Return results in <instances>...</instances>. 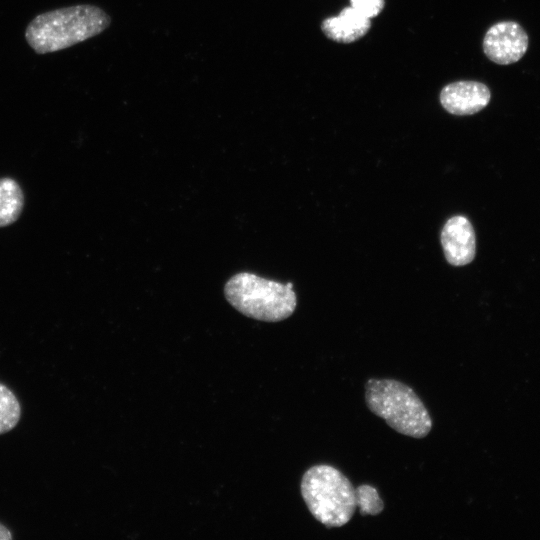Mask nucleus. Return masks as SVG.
Returning <instances> with one entry per match:
<instances>
[{
    "label": "nucleus",
    "mask_w": 540,
    "mask_h": 540,
    "mask_svg": "<svg viewBox=\"0 0 540 540\" xmlns=\"http://www.w3.org/2000/svg\"><path fill=\"white\" fill-rule=\"evenodd\" d=\"M351 7L371 19L384 8V0H350Z\"/></svg>",
    "instance_id": "f8f14e48"
},
{
    "label": "nucleus",
    "mask_w": 540,
    "mask_h": 540,
    "mask_svg": "<svg viewBox=\"0 0 540 540\" xmlns=\"http://www.w3.org/2000/svg\"><path fill=\"white\" fill-rule=\"evenodd\" d=\"M12 538L13 535L11 531L2 523H0V540H11Z\"/></svg>",
    "instance_id": "ddd939ff"
},
{
    "label": "nucleus",
    "mask_w": 540,
    "mask_h": 540,
    "mask_svg": "<svg viewBox=\"0 0 540 540\" xmlns=\"http://www.w3.org/2000/svg\"><path fill=\"white\" fill-rule=\"evenodd\" d=\"M24 194L16 180L0 178V227L14 223L22 213Z\"/></svg>",
    "instance_id": "1a4fd4ad"
},
{
    "label": "nucleus",
    "mask_w": 540,
    "mask_h": 540,
    "mask_svg": "<svg viewBox=\"0 0 540 540\" xmlns=\"http://www.w3.org/2000/svg\"><path fill=\"white\" fill-rule=\"evenodd\" d=\"M300 488L312 516L328 528L347 524L359 505L358 489L330 465L310 467L302 477Z\"/></svg>",
    "instance_id": "f03ea898"
},
{
    "label": "nucleus",
    "mask_w": 540,
    "mask_h": 540,
    "mask_svg": "<svg viewBox=\"0 0 540 540\" xmlns=\"http://www.w3.org/2000/svg\"><path fill=\"white\" fill-rule=\"evenodd\" d=\"M21 412L20 402L14 392L0 382V435L16 427Z\"/></svg>",
    "instance_id": "9d476101"
},
{
    "label": "nucleus",
    "mask_w": 540,
    "mask_h": 540,
    "mask_svg": "<svg viewBox=\"0 0 540 540\" xmlns=\"http://www.w3.org/2000/svg\"><path fill=\"white\" fill-rule=\"evenodd\" d=\"M529 37L516 21H500L492 25L483 39L484 54L499 65L518 62L527 52Z\"/></svg>",
    "instance_id": "39448f33"
},
{
    "label": "nucleus",
    "mask_w": 540,
    "mask_h": 540,
    "mask_svg": "<svg viewBox=\"0 0 540 540\" xmlns=\"http://www.w3.org/2000/svg\"><path fill=\"white\" fill-rule=\"evenodd\" d=\"M489 88L477 81H457L446 85L440 93L443 108L454 115H472L490 102Z\"/></svg>",
    "instance_id": "0eeeda50"
},
{
    "label": "nucleus",
    "mask_w": 540,
    "mask_h": 540,
    "mask_svg": "<svg viewBox=\"0 0 540 540\" xmlns=\"http://www.w3.org/2000/svg\"><path fill=\"white\" fill-rule=\"evenodd\" d=\"M224 295L243 315L265 322L288 318L297 305L292 283L282 284L249 272L232 276L224 286Z\"/></svg>",
    "instance_id": "20e7f679"
},
{
    "label": "nucleus",
    "mask_w": 540,
    "mask_h": 540,
    "mask_svg": "<svg viewBox=\"0 0 540 540\" xmlns=\"http://www.w3.org/2000/svg\"><path fill=\"white\" fill-rule=\"evenodd\" d=\"M370 25L369 18L350 6L344 8L338 16L323 20L321 29L333 41L351 43L364 36Z\"/></svg>",
    "instance_id": "6e6552de"
},
{
    "label": "nucleus",
    "mask_w": 540,
    "mask_h": 540,
    "mask_svg": "<svg viewBox=\"0 0 540 540\" xmlns=\"http://www.w3.org/2000/svg\"><path fill=\"white\" fill-rule=\"evenodd\" d=\"M357 489L359 493L358 508L362 516L377 515L383 511L384 503L376 488L368 484H363L357 487Z\"/></svg>",
    "instance_id": "9b49d317"
},
{
    "label": "nucleus",
    "mask_w": 540,
    "mask_h": 540,
    "mask_svg": "<svg viewBox=\"0 0 540 540\" xmlns=\"http://www.w3.org/2000/svg\"><path fill=\"white\" fill-rule=\"evenodd\" d=\"M110 24V16L100 7L79 4L38 14L29 22L24 35L37 54H47L97 36Z\"/></svg>",
    "instance_id": "f257e3e1"
},
{
    "label": "nucleus",
    "mask_w": 540,
    "mask_h": 540,
    "mask_svg": "<svg viewBox=\"0 0 540 540\" xmlns=\"http://www.w3.org/2000/svg\"><path fill=\"white\" fill-rule=\"evenodd\" d=\"M441 244L451 265L471 263L476 254V238L470 221L461 215L448 219L441 232Z\"/></svg>",
    "instance_id": "423d86ee"
},
{
    "label": "nucleus",
    "mask_w": 540,
    "mask_h": 540,
    "mask_svg": "<svg viewBox=\"0 0 540 540\" xmlns=\"http://www.w3.org/2000/svg\"><path fill=\"white\" fill-rule=\"evenodd\" d=\"M365 401L372 413L393 430L421 439L432 428V419L424 403L408 385L394 379H369Z\"/></svg>",
    "instance_id": "7ed1b4c3"
}]
</instances>
